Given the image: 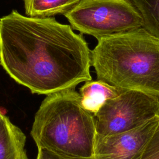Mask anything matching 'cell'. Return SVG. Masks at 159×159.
<instances>
[{
  "instance_id": "obj_2",
  "label": "cell",
  "mask_w": 159,
  "mask_h": 159,
  "mask_svg": "<svg viewBox=\"0 0 159 159\" xmlns=\"http://www.w3.org/2000/svg\"><path fill=\"white\" fill-rule=\"evenodd\" d=\"M91 59L97 80L159 99V39L143 27L98 39Z\"/></svg>"
},
{
  "instance_id": "obj_1",
  "label": "cell",
  "mask_w": 159,
  "mask_h": 159,
  "mask_svg": "<svg viewBox=\"0 0 159 159\" xmlns=\"http://www.w3.org/2000/svg\"><path fill=\"white\" fill-rule=\"evenodd\" d=\"M0 65L34 94L48 95L92 80L91 50L81 34L53 17L16 10L0 19Z\"/></svg>"
},
{
  "instance_id": "obj_4",
  "label": "cell",
  "mask_w": 159,
  "mask_h": 159,
  "mask_svg": "<svg viewBox=\"0 0 159 159\" xmlns=\"http://www.w3.org/2000/svg\"><path fill=\"white\" fill-rule=\"evenodd\" d=\"M64 16L73 29L97 40L143 27L142 16L130 0H81Z\"/></svg>"
},
{
  "instance_id": "obj_9",
  "label": "cell",
  "mask_w": 159,
  "mask_h": 159,
  "mask_svg": "<svg viewBox=\"0 0 159 159\" xmlns=\"http://www.w3.org/2000/svg\"><path fill=\"white\" fill-rule=\"evenodd\" d=\"M81 0H23L25 14L32 17H50L65 14Z\"/></svg>"
},
{
  "instance_id": "obj_7",
  "label": "cell",
  "mask_w": 159,
  "mask_h": 159,
  "mask_svg": "<svg viewBox=\"0 0 159 159\" xmlns=\"http://www.w3.org/2000/svg\"><path fill=\"white\" fill-rule=\"evenodd\" d=\"M25 140L21 129L3 114L0 119V159H29Z\"/></svg>"
},
{
  "instance_id": "obj_12",
  "label": "cell",
  "mask_w": 159,
  "mask_h": 159,
  "mask_svg": "<svg viewBox=\"0 0 159 159\" xmlns=\"http://www.w3.org/2000/svg\"><path fill=\"white\" fill-rule=\"evenodd\" d=\"M36 159H94L92 158H83V157H73L66 156L55 153L54 152L38 148V153Z\"/></svg>"
},
{
  "instance_id": "obj_10",
  "label": "cell",
  "mask_w": 159,
  "mask_h": 159,
  "mask_svg": "<svg viewBox=\"0 0 159 159\" xmlns=\"http://www.w3.org/2000/svg\"><path fill=\"white\" fill-rule=\"evenodd\" d=\"M143 20V28L159 39V0H130Z\"/></svg>"
},
{
  "instance_id": "obj_13",
  "label": "cell",
  "mask_w": 159,
  "mask_h": 159,
  "mask_svg": "<svg viewBox=\"0 0 159 159\" xmlns=\"http://www.w3.org/2000/svg\"><path fill=\"white\" fill-rule=\"evenodd\" d=\"M2 115H3V114L1 112V111H0V119H1V117L2 116Z\"/></svg>"
},
{
  "instance_id": "obj_6",
  "label": "cell",
  "mask_w": 159,
  "mask_h": 159,
  "mask_svg": "<svg viewBox=\"0 0 159 159\" xmlns=\"http://www.w3.org/2000/svg\"><path fill=\"white\" fill-rule=\"evenodd\" d=\"M159 122V116L130 130L110 135H96L94 159H140Z\"/></svg>"
},
{
  "instance_id": "obj_8",
  "label": "cell",
  "mask_w": 159,
  "mask_h": 159,
  "mask_svg": "<svg viewBox=\"0 0 159 159\" xmlns=\"http://www.w3.org/2000/svg\"><path fill=\"white\" fill-rule=\"evenodd\" d=\"M122 90L102 80L86 81L80 89L81 105L95 115L107 100L119 96Z\"/></svg>"
},
{
  "instance_id": "obj_11",
  "label": "cell",
  "mask_w": 159,
  "mask_h": 159,
  "mask_svg": "<svg viewBox=\"0 0 159 159\" xmlns=\"http://www.w3.org/2000/svg\"><path fill=\"white\" fill-rule=\"evenodd\" d=\"M140 159H159V122L146 145Z\"/></svg>"
},
{
  "instance_id": "obj_5",
  "label": "cell",
  "mask_w": 159,
  "mask_h": 159,
  "mask_svg": "<svg viewBox=\"0 0 159 159\" xmlns=\"http://www.w3.org/2000/svg\"><path fill=\"white\" fill-rule=\"evenodd\" d=\"M94 116L98 135L124 132L159 116V99L141 91L122 89Z\"/></svg>"
},
{
  "instance_id": "obj_3",
  "label": "cell",
  "mask_w": 159,
  "mask_h": 159,
  "mask_svg": "<svg viewBox=\"0 0 159 159\" xmlns=\"http://www.w3.org/2000/svg\"><path fill=\"white\" fill-rule=\"evenodd\" d=\"M30 135L38 148L92 158L96 137L94 116L83 108L75 88L47 95L35 114Z\"/></svg>"
}]
</instances>
